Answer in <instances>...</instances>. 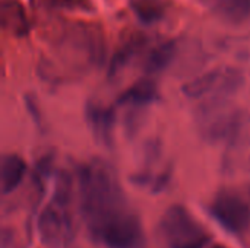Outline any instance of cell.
I'll list each match as a JSON object with an SVG mask.
<instances>
[{
  "instance_id": "obj_1",
  "label": "cell",
  "mask_w": 250,
  "mask_h": 248,
  "mask_svg": "<svg viewBox=\"0 0 250 248\" xmlns=\"http://www.w3.org/2000/svg\"><path fill=\"white\" fill-rule=\"evenodd\" d=\"M81 213L91 237L107 248H142L144 228L114 168L92 159L78 172Z\"/></svg>"
},
{
  "instance_id": "obj_2",
  "label": "cell",
  "mask_w": 250,
  "mask_h": 248,
  "mask_svg": "<svg viewBox=\"0 0 250 248\" xmlns=\"http://www.w3.org/2000/svg\"><path fill=\"white\" fill-rule=\"evenodd\" d=\"M66 172L56 175L53 194L37 221V231L47 248H67L75 240L76 225L70 210L72 184Z\"/></svg>"
},
{
  "instance_id": "obj_3",
  "label": "cell",
  "mask_w": 250,
  "mask_h": 248,
  "mask_svg": "<svg viewBox=\"0 0 250 248\" xmlns=\"http://www.w3.org/2000/svg\"><path fill=\"white\" fill-rule=\"evenodd\" d=\"M160 234L167 248H207L211 234L183 206L174 205L160 221Z\"/></svg>"
},
{
  "instance_id": "obj_4",
  "label": "cell",
  "mask_w": 250,
  "mask_h": 248,
  "mask_svg": "<svg viewBox=\"0 0 250 248\" xmlns=\"http://www.w3.org/2000/svg\"><path fill=\"white\" fill-rule=\"evenodd\" d=\"M196 124L201 136L209 142L233 139L242 124L240 113L226 99H205L196 110Z\"/></svg>"
},
{
  "instance_id": "obj_5",
  "label": "cell",
  "mask_w": 250,
  "mask_h": 248,
  "mask_svg": "<svg viewBox=\"0 0 250 248\" xmlns=\"http://www.w3.org/2000/svg\"><path fill=\"white\" fill-rule=\"evenodd\" d=\"M243 85V76L231 67H221L198 76L183 86V94L192 99H214L233 95Z\"/></svg>"
},
{
  "instance_id": "obj_6",
  "label": "cell",
  "mask_w": 250,
  "mask_h": 248,
  "mask_svg": "<svg viewBox=\"0 0 250 248\" xmlns=\"http://www.w3.org/2000/svg\"><path fill=\"white\" fill-rule=\"evenodd\" d=\"M209 213L220 227L231 234H243L250 227L249 202L234 190H221L209 206Z\"/></svg>"
},
{
  "instance_id": "obj_7",
  "label": "cell",
  "mask_w": 250,
  "mask_h": 248,
  "mask_svg": "<svg viewBox=\"0 0 250 248\" xmlns=\"http://www.w3.org/2000/svg\"><path fill=\"white\" fill-rule=\"evenodd\" d=\"M85 117L97 142L104 146H111L116 126L114 110L98 102H89L85 108Z\"/></svg>"
},
{
  "instance_id": "obj_8",
  "label": "cell",
  "mask_w": 250,
  "mask_h": 248,
  "mask_svg": "<svg viewBox=\"0 0 250 248\" xmlns=\"http://www.w3.org/2000/svg\"><path fill=\"white\" fill-rule=\"evenodd\" d=\"M158 98V89L149 79H142L126 89L117 99V104L125 108H144L151 105Z\"/></svg>"
},
{
  "instance_id": "obj_9",
  "label": "cell",
  "mask_w": 250,
  "mask_h": 248,
  "mask_svg": "<svg viewBox=\"0 0 250 248\" xmlns=\"http://www.w3.org/2000/svg\"><path fill=\"white\" fill-rule=\"evenodd\" d=\"M1 25L15 37H25L29 29V23L21 0H0Z\"/></svg>"
},
{
  "instance_id": "obj_10",
  "label": "cell",
  "mask_w": 250,
  "mask_h": 248,
  "mask_svg": "<svg viewBox=\"0 0 250 248\" xmlns=\"http://www.w3.org/2000/svg\"><path fill=\"white\" fill-rule=\"evenodd\" d=\"M0 184H1V193L10 194L15 191L26 172V164L25 161L16 155V153H6L1 158V167H0Z\"/></svg>"
},
{
  "instance_id": "obj_11",
  "label": "cell",
  "mask_w": 250,
  "mask_h": 248,
  "mask_svg": "<svg viewBox=\"0 0 250 248\" xmlns=\"http://www.w3.org/2000/svg\"><path fill=\"white\" fill-rule=\"evenodd\" d=\"M224 20L239 23L250 18V0H199Z\"/></svg>"
},
{
  "instance_id": "obj_12",
  "label": "cell",
  "mask_w": 250,
  "mask_h": 248,
  "mask_svg": "<svg viewBox=\"0 0 250 248\" xmlns=\"http://www.w3.org/2000/svg\"><path fill=\"white\" fill-rule=\"evenodd\" d=\"M176 54V44L173 41L163 42L151 50L145 60V72L148 75H155L163 72L174 58Z\"/></svg>"
},
{
  "instance_id": "obj_13",
  "label": "cell",
  "mask_w": 250,
  "mask_h": 248,
  "mask_svg": "<svg viewBox=\"0 0 250 248\" xmlns=\"http://www.w3.org/2000/svg\"><path fill=\"white\" fill-rule=\"evenodd\" d=\"M135 16L145 25H152L163 19L166 13L164 0H130Z\"/></svg>"
},
{
  "instance_id": "obj_14",
  "label": "cell",
  "mask_w": 250,
  "mask_h": 248,
  "mask_svg": "<svg viewBox=\"0 0 250 248\" xmlns=\"http://www.w3.org/2000/svg\"><path fill=\"white\" fill-rule=\"evenodd\" d=\"M37 6L47 10H66V12H92L91 0H35Z\"/></svg>"
},
{
  "instance_id": "obj_15",
  "label": "cell",
  "mask_w": 250,
  "mask_h": 248,
  "mask_svg": "<svg viewBox=\"0 0 250 248\" xmlns=\"http://www.w3.org/2000/svg\"><path fill=\"white\" fill-rule=\"evenodd\" d=\"M139 45H141L139 41H130L114 54V57L110 63V69H108L110 77H117L122 73V70L127 66V63L136 54V50L139 48Z\"/></svg>"
},
{
  "instance_id": "obj_16",
  "label": "cell",
  "mask_w": 250,
  "mask_h": 248,
  "mask_svg": "<svg viewBox=\"0 0 250 248\" xmlns=\"http://www.w3.org/2000/svg\"><path fill=\"white\" fill-rule=\"evenodd\" d=\"M212 248H224V247H220V246H215V247H212Z\"/></svg>"
}]
</instances>
